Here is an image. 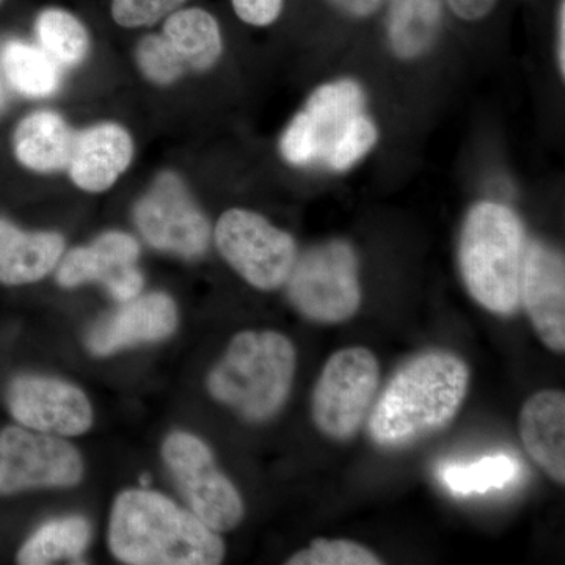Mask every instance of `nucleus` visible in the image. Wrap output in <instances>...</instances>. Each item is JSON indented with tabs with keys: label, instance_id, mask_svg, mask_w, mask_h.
Here are the masks:
<instances>
[{
	"label": "nucleus",
	"instance_id": "obj_10",
	"mask_svg": "<svg viewBox=\"0 0 565 565\" xmlns=\"http://www.w3.org/2000/svg\"><path fill=\"white\" fill-rule=\"evenodd\" d=\"M84 463L62 438L10 426L0 433V494L79 484Z\"/></svg>",
	"mask_w": 565,
	"mask_h": 565
},
{
	"label": "nucleus",
	"instance_id": "obj_4",
	"mask_svg": "<svg viewBox=\"0 0 565 565\" xmlns=\"http://www.w3.org/2000/svg\"><path fill=\"white\" fill-rule=\"evenodd\" d=\"M525 226L511 207L475 204L459 241V269L476 303L498 316L520 310V277L526 248Z\"/></svg>",
	"mask_w": 565,
	"mask_h": 565
},
{
	"label": "nucleus",
	"instance_id": "obj_13",
	"mask_svg": "<svg viewBox=\"0 0 565 565\" xmlns=\"http://www.w3.org/2000/svg\"><path fill=\"white\" fill-rule=\"evenodd\" d=\"M520 305L542 343L565 352V262L557 248L527 241L520 277Z\"/></svg>",
	"mask_w": 565,
	"mask_h": 565
},
{
	"label": "nucleus",
	"instance_id": "obj_12",
	"mask_svg": "<svg viewBox=\"0 0 565 565\" xmlns=\"http://www.w3.org/2000/svg\"><path fill=\"white\" fill-rule=\"evenodd\" d=\"M7 405L21 426L44 434L82 435L90 429V401L82 390L44 375H20L7 390Z\"/></svg>",
	"mask_w": 565,
	"mask_h": 565
},
{
	"label": "nucleus",
	"instance_id": "obj_26",
	"mask_svg": "<svg viewBox=\"0 0 565 565\" xmlns=\"http://www.w3.org/2000/svg\"><path fill=\"white\" fill-rule=\"evenodd\" d=\"M288 565H382L385 561L366 545L349 539H315L286 561Z\"/></svg>",
	"mask_w": 565,
	"mask_h": 565
},
{
	"label": "nucleus",
	"instance_id": "obj_8",
	"mask_svg": "<svg viewBox=\"0 0 565 565\" xmlns=\"http://www.w3.org/2000/svg\"><path fill=\"white\" fill-rule=\"evenodd\" d=\"M215 244L226 263L262 291L285 285L297 259L291 234L252 211H226L215 226Z\"/></svg>",
	"mask_w": 565,
	"mask_h": 565
},
{
	"label": "nucleus",
	"instance_id": "obj_20",
	"mask_svg": "<svg viewBox=\"0 0 565 565\" xmlns=\"http://www.w3.org/2000/svg\"><path fill=\"white\" fill-rule=\"evenodd\" d=\"M444 0H388L390 46L401 58H416L433 47L441 28Z\"/></svg>",
	"mask_w": 565,
	"mask_h": 565
},
{
	"label": "nucleus",
	"instance_id": "obj_15",
	"mask_svg": "<svg viewBox=\"0 0 565 565\" xmlns=\"http://www.w3.org/2000/svg\"><path fill=\"white\" fill-rule=\"evenodd\" d=\"M178 311L172 297L154 292L137 296L93 327L88 351L107 356L141 343L166 340L177 330Z\"/></svg>",
	"mask_w": 565,
	"mask_h": 565
},
{
	"label": "nucleus",
	"instance_id": "obj_18",
	"mask_svg": "<svg viewBox=\"0 0 565 565\" xmlns=\"http://www.w3.org/2000/svg\"><path fill=\"white\" fill-rule=\"evenodd\" d=\"M65 241L57 233H24L0 218V282H35L57 266Z\"/></svg>",
	"mask_w": 565,
	"mask_h": 565
},
{
	"label": "nucleus",
	"instance_id": "obj_21",
	"mask_svg": "<svg viewBox=\"0 0 565 565\" xmlns=\"http://www.w3.org/2000/svg\"><path fill=\"white\" fill-rule=\"evenodd\" d=\"M163 36L172 43L188 70H210L222 54L217 21L202 9L177 11L163 25Z\"/></svg>",
	"mask_w": 565,
	"mask_h": 565
},
{
	"label": "nucleus",
	"instance_id": "obj_23",
	"mask_svg": "<svg viewBox=\"0 0 565 565\" xmlns=\"http://www.w3.org/2000/svg\"><path fill=\"white\" fill-rule=\"evenodd\" d=\"M92 530L84 516L50 520L21 546L18 564L46 565L61 559H77L90 542Z\"/></svg>",
	"mask_w": 565,
	"mask_h": 565
},
{
	"label": "nucleus",
	"instance_id": "obj_3",
	"mask_svg": "<svg viewBox=\"0 0 565 565\" xmlns=\"http://www.w3.org/2000/svg\"><path fill=\"white\" fill-rule=\"evenodd\" d=\"M296 370V345L286 334L247 330L212 367L207 392L247 422H269L288 403Z\"/></svg>",
	"mask_w": 565,
	"mask_h": 565
},
{
	"label": "nucleus",
	"instance_id": "obj_16",
	"mask_svg": "<svg viewBox=\"0 0 565 565\" xmlns=\"http://www.w3.org/2000/svg\"><path fill=\"white\" fill-rule=\"evenodd\" d=\"M523 448L556 484H565V394L542 390L523 404L519 416Z\"/></svg>",
	"mask_w": 565,
	"mask_h": 565
},
{
	"label": "nucleus",
	"instance_id": "obj_1",
	"mask_svg": "<svg viewBox=\"0 0 565 565\" xmlns=\"http://www.w3.org/2000/svg\"><path fill=\"white\" fill-rule=\"evenodd\" d=\"M471 371L462 356L429 349L401 364L367 415V434L382 449H404L440 433L462 408Z\"/></svg>",
	"mask_w": 565,
	"mask_h": 565
},
{
	"label": "nucleus",
	"instance_id": "obj_19",
	"mask_svg": "<svg viewBox=\"0 0 565 565\" xmlns=\"http://www.w3.org/2000/svg\"><path fill=\"white\" fill-rule=\"evenodd\" d=\"M76 136L61 115L36 111L18 125L13 137L18 161L35 172L51 173L66 169Z\"/></svg>",
	"mask_w": 565,
	"mask_h": 565
},
{
	"label": "nucleus",
	"instance_id": "obj_2",
	"mask_svg": "<svg viewBox=\"0 0 565 565\" xmlns=\"http://www.w3.org/2000/svg\"><path fill=\"white\" fill-rule=\"evenodd\" d=\"M109 546L132 565H217L225 544L188 509L151 490H126L111 508Z\"/></svg>",
	"mask_w": 565,
	"mask_h": 565
},
{
	"label": "nucleus",
	"instance_id": "obj_34",
	"mask_svg": "<svg viewBox=\"0 0 565 565\" xmlns=\"http://www.w3.org/2000/svg\"><path fill=\"white\" fill-rule=\"evenodd\" d=\"M6 107V90H3L2 82H0V111Z\"/></svg>",
	"mask_w": 565,
	"mask_h": 565
},
{
	"label": "nucleus",
	"instance_id": "obj_17",
	"mask_svg": "<svg viewBox=\"0 0 565 565\" xmlns=\"http://www.w3.org/2000/svg\"><path fill=\"white\" fill-rule=\"evenodd\" d=\"M132 151L131 137L121 126H93L74 140L71 178L84 191H107L128 169Z\"/></svg>",
	"mask_w": 565,
	"mask_h": 565
},
{
	"label": "nucleus",
	"instance_id": "obj_28",
	"mask_svg": "<svg viewBox=\"0 0 565 565\" xmlns=\"http://www.w3.org/2000/svg\"><path fill=\"white\" fill-rule=\"evenodd\" d=\"M377 128L371 118L362 114L352 121L343 139L330 152L326 167L334 172H344L367 154L377 141Z\"/></svg>",
	"mask_w": 565,
	"mask_h": 565
},
{
	"label": "nucleus",
	"instance_id": "obj_25",
	"mask_svg": "<svg viewBox=\"0 0 565 565\" xmlns=\"http://www.w3.org/2000/svg\"><path fill=\"white\" fill-rule=\"evenodd\" d=\"M516 463L511 457H486L471 465H448L441 471L444 482L455 493H484L514 479Z\"/></svg>",
	"mask_w": 565,
	"mask_h": 565
},
{
	"label": "nucleus",
	"instance_id": "obj_35",
	"mask_svg": "<svg viewBox=\"0 0 565 565\" xmlns=\"http://www.w3.org/2000/svg\"><path fill=\"white\" fill-rule=\"evenodd\" d=\"M0 2H2V0H0Z\"/></svg>",
	"mask_w": 565,
	"mask_h": 565
},
{
	"label": "nucleus",
	"instance_id": "obj_11",
	"mask_svg": "<svg viewBox=\"0 0 565 565\" xmlns=\"http://www.w3.org/2000/svg\"><path fill=\"white\" fill-rule=\"evenodd\" d=\"M137 228L151 247L182 258H199L210 247L211 225L184 182L163 173L134 211Z\"/></svg>",
	"mask_w": 565,
	"mask_h": 565
},
{
	"label": "nucleus",
	"instance_id": "obj_31",
	"mask_svg": "<svg viewBox=\"0 0 565 565\" xmlns=\"http://www.w3.org/2000/svg\"><path fill=\"white\" fill-rule=\"evenodd\" d=\"M498 0H448L456 17L463 21H479L486 18Z\"/></svg>",
	"mask_w": 565,
	"mask_h": 565
},
{
	"label": "nucleus",
	"instance_id": "obj_9",
	"mask_svg": "<svg viewBox=\"0 0 565 565\" xmlns=\"http://www.w3.org/2000/svg\"><path fill=\"white\" fill-rule=\"evenodd\" d=\"M364 103L366 98L355 81L341 79L316 88L282 134V158L297 167L326 166L349 126L364 114Z\"/></svg>",
	"mask_w": 565,
	"mask_h": 565
},
{
	"label": "nucleus",
	"instance_id": "obj_24",
	"mask_svg": "<svg viewBox=\"0 0 565 565\" xmlns=\"http://www.w3.org/2000/svg\"><path fill=\"white\" fill-rule=\"evenodd\" d=\"M41 50L58 66H76L87 57L90 41L82 22L65 10H44L36 20Z\"/></svg>",
	"mask_w": 565,
	"mask_h": 565
},
{
	"label": "nucleus",
	"instance_id": "obj_32",
	"mask_svg": "<svg viewBox=\"0 0 565 565\" xmlns=\"http://www.w3.org/2000/svg\"><path fill=\"white\" fill-rule=\"evenodd\" d=\"M338 10L353 18H367L382 6V0H330Z\"/></svg>",
	"mask_w": 565,
	"mask_h": 565
},
{
	"label": "nucleus",
	"instance_id": "obj_29",
	"mask_svg": "<svg viewBox=\"0 0 565 565\" xmlns=\"http://www.w3.org/2000/svg\"><path fill=\"white\" fill-rule=\"evenodd\" d=\"M185 0H111V17L122 28H143L169 17Z\"/></svg>",
	"mask_w": 565,
	"mask_h": 565
},
{
	"label": "nucleus",
	"instance_id": "obj_33",
	"mask_svg": "<svg viewBox=\"0 0 565 565\" xmlns=\"http://www.w3.org/2000/svg\"><path fill=\"white\" fill-rule=\"evenodd\" d=\"M557 65L561 76H565V0H561L557 9Z\"/></svg>",
	"mask_w": 565,
	"mask_h": 565
},
{
	"label": "nucleus",
	"instance_id": "obj_22",
	"mask_svg": "<svg viewBox=\"0 0 565 565\" xmlns=\"http://www.w3.org/2000/svg\"><path fill=\"white\" fill-rule=\"evenodd\" d=\"M0 65L11 87L31 98L54 95L61 85V68L41 47L11 40L0 50Z\"/></svg>",
	"mask_w": 565,
	"mask_h": 565
},
{
	"label": "nucleus",
	"instance_id": "obj_6",
	"mask_svg": "<svg viewBox=\"0 0 565 565\" xmlns=\"http://www.w3.org/2000/svg\"><path fill=\"white\" fill-rule=\"evenodd\" d=\"M381 386V364L362 345L334 352L319 374L311 416L323 437L348 441L366 422Z\"/></svg>",
	"mask_w": 565,
	"mask_h": 565
},
{
	"label": "nucleus",
	"instance_id": "obj_5",
	"mask_svg": "<svg viewBox=\"0 0 565 565\" xmlns=\"http://www.w3.org/2000/svg\"><path fill=\"white\" fill-rule=\"evenodd\" d=\"M285 285L299 315L322 326L351 321L362 307L359 256L345 241L315 245L297 256Z\"/></svg>",
	"mask_w": 565,
	"mask_h": 565
},
{
	"label": "nucleus",
	"instance_id": "obj_27",
	"mask_svg": "<svg viewBox=\"0 0 565 565\" xmlns=\"http://www.w3.org/2000/svg\"><path fill=\"white\" fill-rule=\"evenodd\" d=\"M141 73L156 84L167 85L180 79L188 66L163 35H148L137 47Z\"/></svg>",
	"mask_w": 565,
	"mask_h": 565
},
{
	"label": "nucleus",
	"instance_id": "obj_14",
	"mask_svg": "<svg viewBox=\"0 0 565 565\" xmlns=\"http://www.w3.org/2000/svg\"><path fill=\"white\" fill-rule=\"evenodd\" d=\"M139 244L125 233L103 234L90 247L74 248L58 267L63 288L99 281L118 302H129L143 288V275L136 267Z\"/></svg>",
	"mask_w": 565,
	"mask_h": 565
},
{
	"label": "nucleus",
	"instance_id": "obj_7",
	"mask_svg": "<svg viewBox=\"0 0 565 565\" xmlns=\"http://www.w3.org/2000/svg\"><path fill=\"white\" fill-rule=\"evenodd\" d=\"M162 459L189 511L203 523L221 534L243 522V497L202 438L182 430L170 434L162 445Z\"/></svg>",
	"mask_w": 565,
	"mask_h": 565
},
{
	"label": "nucleus",
	"instance_id": "obj_30",
	"mask_svg": "<svg viewBox=\"0 0 565 565\" xmlns=\"http://www.w3.org/2000/svg\"><path fill=\"white\" fill-rule=\"evenodd\" d=\"M234 11L252 25H269L280 17L282 0H232Z\"/></svg>",
	"mask_w": 565,
	"mask_h": 565
}]
</instances>
